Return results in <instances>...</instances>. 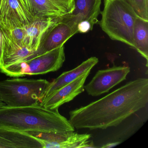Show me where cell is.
Instances as JSON below:
<instances>
[{"label": "cell", "mask_w": 148, "mask_h": 148, "mask_svg": "<svg viewBox=\"0 0 148 148\" xmlns=\"http://www.w3.org/2000/svg\"><path fill=\"white\" fill-rule=\"evenodd\" d=\"M148 103V79L130 81L103 97L70 112L77 129L90 130L116 126Z\"/></svg>", "instance_id": "obj_1"}, {"label": "cell", "mask_w": 148, "mask_h": 148, "mask_svg": "<svg viewBox=\"0 0 148 148\" xmlns=\"http://www.w3.org/2000/svg\"><path fill=\"white\" fill-rule=\"evenodd\" d=\"M0 128L21 132L31 131L64 133L74 131L69 120L58 108L48 109L40 104L0 108Z\"/></svg>", "instance_id": "obj_2"}, {"label": "cell", "mask_w": 148, "mask_h": 148, "mask_svg": "<svg viewBox=\"0 0 148 148\" xmlns=\"http://www.w3.org/2000/svg\"><path fill=\"white\" fill-rule=\"evenodd\" d=\"M100 14L99 24L109 38L135 49L133 31L138 16L132 8L124 0H104Z\"/></svg>", "instance_id": "obj_3"}, {"label": "cell", "mask_w": 148, "mask_h": 148, "mask_svg": "<svg viewBox=\"0 0 148 148\" xmlns=\"http://www.w3.org/2000/svg\"><path fill=\"white\" fill-rule=\"evenodd\" d=\"M50 82L45 79H12L0 81V100L9 107L40 103Z\"/></svg>", "instance_id": "obj_4"}, {"label": "cell", "mask_w": 148, "mask_h": 148, "mask_svg": "<svg viewBox=\"0 0 148 148\" xmlns=\"http://www.w3.org/2000/svg\"><path fill=\"white\" fill-rule=\"evenodd\" d=\"M65 60L64 46L28 60L2 66L0 71L11 77L44 74L58 71Z\"/></svg>", "instance_id": "obj_5"}, {"label": "cell", "mask_w": 148, "mask_h": 148, "mask_svg": "<svg viewBox=\"0 0 148 148\" xmlns=\"http://www.w3.org/2000/svg\"><path fill=\"white\" fill-rule=\"evenodd\" d=\"M77 34L76 27L63 17L48 29L38 50L25 60L33 58L63 46L70 38Z\"/></svg>", "instance_id": "obj_6"}, {"label": "cell", "mask_w": 148, "mask_h": 148, "mask_svg": "<svg viewBox=\"0 0 148 148\" xmlns=\"http://www.w3.org/2000/svg\"><path fill=\"white\" fill-rule=\"evenodd\" d=\"M129 66H114L99 70L84 89L89 95L97 97L108 92L112 88L126 79L130 72Z\"/></svg>", "instance_id": "obj_7"}, {"label": "cell", "mask_w": 148, "mask_h": 148, "mask_svg": "<svg viewBox=\"0 0 148 148\" xmlns=\"http://www.w3.org/2000/svg\"><path fill=\"white\" fill-rule=\"evenodd\" d=\"M37 138L42 148H79L90 138V134H79L73 132L64 133L31 131L25 132Z\"/></svg>", "instance_id": "obj_8"}, {"label": "cell", "mask_w": 148, "mask_h": 148, "mask_svg": "<svg viewBox=\"0 0 148 148\" xmlns=\"http://www.w3.org/2000/svg\"><path fill=\"white\" fill-rule=\"evenodd\" d=\"M34 20L17 0H0V27L24 28Z\"/></svg>", "instance_id": "obj_9"}, {"label": "cell", "mask_w": 148, "mask_h": 148, "mask_svg": "<svg viewBox=\"0 0 148 148\" xmlns=\"http://www.w3.org/2000/svg\"><path fill=\"white\" fill-rule=\"evenodd\" d=\"M33 19H60L68 14L57 0H17Z\"/></svg>", "instance_id": "obj_10"}, {"label": "cell", "mask_w": 148, "mask_h": 148, "mask_svg": "<svg viewBox=\"0 0 148 148\" xmlns=\"http://www.w3.org/2000/svg\"><path fill=\"white\" fill-rule=\"evenodd\" d=\"M90 72L86 73L73 82L53 92L42 99L40 104L47 109H55L73 100L84 91L85 82Z\"/></svg>", "instance_id": "obj_11"}, {"label": "cell", "mask_w": 148, "mask_h": 148, "mask_svg": "<svg viewBox=\"0 0 148 148\" xmlns=\"http://www.w3.org/2000/svg\"><path fill=\"white\" fill-rule=\"evenodd\" d=\"M73 9L64 18L71 23L77 29L78 23L88 21L94 26L99 22L102 0H73Z\"/></svg>", "instance_id": "obj_12"}, {"label": "cell", "mask_w": 148, "mask_h": 148, "mask_svg": "<svg viewBox=\"0 0 148 148\" xmlns=\"http://www.w3.org/2000/svg\"><path fill=\"white\" fill-rule=\"evenodd\" d=\"M60 19L40 18L34 20L29 25L24 27L23 46L35 52L38 50L47 31Z\"/></svg>", "instance_id": "obj_13"}, {"label": "cell", "mask_w": 148, "mask_h": 148, "mask_svg": "<svg viewBox=\"0 0 148 148\" xmlns=\"http://www.w3.org/2000/svg\"><path fill=\"white\" fill-rule=\"evenodd\" d=\"M0 148H42V145L25 132L0 128Z\"/></svg>", "instance_id": "obj_14"}, {"label": "cell", "mask_w": 148, "mask_h": 148, "mask_svg": "<svg viewBox=\"0 0 148 148\" xmlns=\"http://www.w3.org/2000/svg\"><path fill=\"white\" fill-rule=\"evenodd\" d=\"M98 59L96 57H91L74 69L62 73L52 82H50V85L44 98L53 92L74 81L86 73L90 72L91 70L98 63Z\"/></svg>", "instance_id": "obj_15"}, {"label": "cell", "mask_w": 148, "mask_h": 148, "mask_svg": "<svg viewBox=\"0 0 148 148\" xmlns=\"http://www.w3.org/2000/svg\"><path fill=\"white\" fill-rule=\"evenodd\" d=\"M1 31L3 39L1 66H6L25 60L34 53L27 47L18 45L11 39L6 34Z\"/></svg>", "instance_id": "obj_16"}, {"label": "cell", "mask_w": 148, "mask_h": 148, "mask_svg": "<svg viewBox=\"0 0 148 148\" xmlns=\"http://www.w3.org/2000/svg\"><path fill=\"white\" fill-rule=\"evenodd\" d=\"M135 49L148 61V21L138 17L135 21L133 31Z\"/></svg>", "instance_id": "obj_17"}, {"label": "cell", "mask_w": 148, "mask_h": 148, "mask_svg": "<svg viewBox=\"0 0 148 148\" xmlns=\"http://www.w3.org/2000/svg\"><path fill=\"white\" fill-rule=\"evenodd\" d=\"M134 10L138 16L148 21V0H124Z\"/></svg>", "instance_id": "obj_18"}, {"label": "cell", "mask_w": 148, "mask_h": 148, "mask_svg": "<svg viewBox=\"0 0 148 148\" xmlns=\"http://www.w3.org/2000/svg\"><path fill=\"white\" fill-rule=\"evenodd\" d=\"M0 28L8 36L14 41L21 46H24L23 45V41L25 35L24 28L4 29L0 27Z\"/></svg>", "instance_id": "obj_19"}, {"label": "cell", "mask_w": 148, "mask_h": 148, "mask_svg": "<svg viewBox=\"0 0 148 148\" xmlns=\"http://www.w3.org/2000/svg\"><path fill=\"white\" fill-rule=\"evenodd\" d=\"M93 26L88 21H82L78 23L77 26V33L85 34L92 31Z\"/></svg>", "instance_id": "obj_20"}, {"label": "cell", "mask_w": 148, "mask_h": 148, "mask_svg": "<svg viewBox=\"0 0 148 148\" xmlns=\"http://www.w3.org/2000/svg\"><path fill=\"white\" fill-rule=\"evenodd\" d=\"M68 12L71 13L73 9V0H57Z\"/></svg>", "instance_id": "obj_21"}, {"label": "cell", "mask_w": 148, "mask_h": 148, "mask_svg": "<svg viewBox=\"0 0 148 148\" xmlns=\"http://www.w3.org/2000/svg\"><path fill=\"white\" fill-rule=\"evenodd\" d=\"M96 148L95 146H94L93 142H90L89 141H87L85 143H84L83 145H81L80 148Z\"/></svg>", "instance_id": "obj_22"}, {"label": "cell", "mask_w": 148, "mask_h": 148, "mask_svg": "<svg viewBox=\"0 0 148 148\" xmlns=\"http://www.w3.org/2000/svg\"><path fill=\"white\" fill-rule=\"evenodd\" d=\"M3 34L2 32L0 29V56L1 57L2 56V49H3Z\"/></svg>", "instance_id": "obj_23"}, {"label": "cell", "mask_w": 148, "mask_h": 148, "mask_svg": "<svg viewBox=\"0 0 148 148\" xmlns=\"http://www.w3.org/2000/svg\"><path fill=\"white\" fill-rule=\"evenodd\" d=\"M120 142H116V143H109L106 144L104 145L101 147V148H111V147H114L120 144Z\"/></svg>", "instance_id": "obj_24"}, {"label": "cell", "mask_w": 148, "mask_h": 148, "mask_svg": "<svg viewBox=\"0 0 148 148\" xmlns=\"http://www.w3.org/2000/svg\"><path fill=\"white\" fill-rule=\"evenodd\" d=\"M5 103H3L2 101L0 100V108H1V107H3V106H5Z\"/></svg>", "instance_id": "obj_25"}, {"label": "cell", "mask_w": 148, "mask_h": 148, "mask_svg": "<svg viewBox=\"0 0 148 148\" xmlns=\"http://www.w3.org/2000/svg\"><path fill=\"white\" fill-rule=\"evenodd\" d=\"M1 66H2V63H1V56H0V68H1Z\"/></svg>", "instance_id": "obj_26"}]
</instances>
